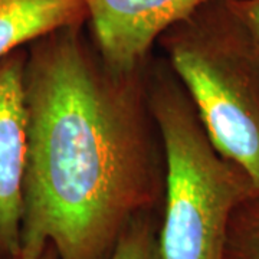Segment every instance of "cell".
<instances>
[{"label": "cell", "mask_w": 259, "mask_h": 259, "mask_svg": "<svg viewBox=\"0 0 259 259\" xmlns=\"http://www.w3.org/2000/svg\"><path fill=\"white\" fill-rule=\"evenodd\" d=\"M87 23L83 0H0V61L68 25Z\"/></svg>", "instance_id": "obj_6"}, {"label": "cell", "mask_w": 259, "mask_h": 259, "mask_svg": "<svg viewBox=\"0 0 259 259\" xmlns=\"http://www.w3.org/2000/svg\"><path fill=\"white\" fill-rule=\"evenodd\" d=\"M214 0H83L87 23L102 61L130 74L148 65L167 29Z\"/></svg>", "instance_id": "obj_4"}, {"label": "cell", "mask_w": 259, "mask_h": 259, "mask_svg": "<svg viewBox=\"0 0 259 259\" xmlns=\"http://www.w3.org/2000/svg\"><path fill=\"white\" fill-rule=\"evenodd\" d=\"M16 259H58L55 249L48 243L42 248H20Z\"/></svg>", "instance_id": "obj_10"}, {"label": "cell", "mask_w": 259, "mask_h": 259, "mask_svg": "<svg viewBox=\"0 0 259 259\" xmlns=\"http://www.w3.org/2000/svg\"><path fill=\"white\" fill-rule=\"evenodd\" d=\"M158 44L213 146L259 193V55L229 0L203 5Z\"/></svg>", "instance_id": "obj_3"}, {"label": "cell", "mask_w": 259, "mask_h": 259, "mask_svg": "<svg viewBox=\"0 0 259 259\" xmlns=\"http://www.w3.org/2000/svg\"><path fill=\"white\" fill-rule=\"evenodd\" d=\"M68 25L26 48L22 248L107 259L164 193V156L146 68L121 74Z\"/></svg>", "instance_id": "obj_1"}, {"label": "cell", "mask_w": 259, "mask_h": 259, "mask_svg": "<svg viewBox=\"0 0 259 259\" xmlns=\"http://www.w3.org/2000/svg\"><path fill=\"white\" fill-rule=\"evenodd\" d=\"M107 259H163L158 243V226L151 213L140 214L130 223Z\"/></svg>", "instance_id": "obj_8"}, {"label": "cell", "mask_w": 259, "mask_h": 259, "mask_svg": "<svg viewBox=\"0 0 259 259\" xmlns=\"http://www.w3.org/2000/svg\"><path fill=\"white\" fill-rule=\"evenodd\" d=\"M26 48L0 61V259H16L22 248L26 167L23 91Z\"/></svg>", "instance_id": "obj_5"}, {"label": "cell", "mask_w": 259, "mask_h": 259, "mask_svg": "<svg viewBox=\"0 0 259 259\" xmlns=\"http://www.w3.org/2000/svg\"><path fill=\"white\" fill-rule=\"evenodd\" d=\"M148 65V100L164 156L163 259H223L232 214L258 193L249 176L207 137L166 61Z\"/></svg>", "instance_id": "obj_2"}, {"label": "cell", "mask_w": 259, "mask_h": 259, "mask_svg": "<svg viewBox=\"0 0 259 259\" xmlns=\"http://www.w3.org/2000/svg\"><path fill=\"white\" fill-rule=\"evenodd\" d=\"M259 55V0H229Z\"/></svg>", "instance_id": "obj_9"}, {"label": "cell", "mask_w": 259, "mask_h": 259, "mask_svg": "<svg viewBox=\"0 0 259 259\" xmlns=\"http://www.w3.org/2000/svg\"><path fill=\"white\" fill-rule=\"evenodd\" d=\"M223 259H259V193L246 199L232 214Z\"/></svg>", "instance_id": "obj_7"}]
</instances>
